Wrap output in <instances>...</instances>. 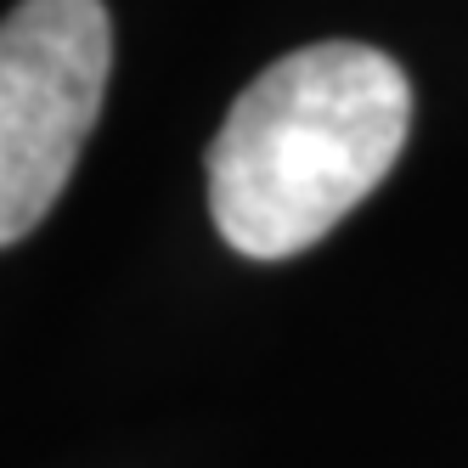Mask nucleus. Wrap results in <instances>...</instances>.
<instances>
[{
  "mask_svg": "<svg viewBox=\"0 0 468 468\" xmlns=\"http://www.w3.org/2000/svg\"><path fill=\"white\" fill-rule=\"evenodd\" d=\"M412 130V85L378 46L322 40L271 62L209 142L215 231L249 260L322 243L389 170Z\"/></svg>",
  "mask_w": 468,
  "mask_h": 468,
  "instance_id": "f257e3e1",
  "label": "nucleus"
},
{
  "mask_svg": "<svg viewBox=\"0 0 468 468\" xmlns=\"http://www.w3.org/2000/svg\"><path fill=\"white\" fill-rule=\"evenodd\" d=\"M113 23L102 0H17L0 23V249L23 243L69 186L102 113Z\"/></svg>",
  "mask_w": 468,
  "mask_h": 468,
  "instance_id": "f03ea898",
  "label": "nucleus"
}]
</instances>
